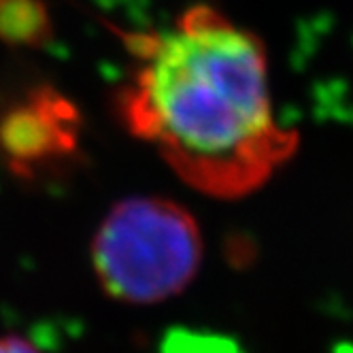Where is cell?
Segmentation results:
<instances>
[{"label": "cell", "mask_w": 353, "mask_h": 353, "mask_svg": "<svg viewBox=\"0 0 353 353\" xmlns=\"http://www.w3.org/2000/svg\"><path fill=\"white\" fill-rule=\"evenodd\" d=\"M52 34L41 0H0V39L11 45H41Z\"/></svg>", "instance_id": "obj_4"}, {"label": "cell", "mask_w": 353, "mask_h": 353, "mask_svg": "<svg viewBox=\"0 0 353 353\" xmlns=\"http://www.w3.org/2000/svg\"><path fill=\"white\" fill-rule=\"evenodd\" d=\"M92 268L107 296L149 307L192 285L205 258V239L190 209L158 194L115 203L92 239Z\"/></svg>", "instance_id": "obj_2"}, {"label": "cell", "mask_w": 353, "mask_h": 353, "mask_svg": "<svg viewBox=\"0 0 353 353\" xmlns=\"http://www.w3.org/2000/svg\"><path fill=\"white\" fill-rule=\"evenodd\" d=\"M160 353H245L241 345L219 332L174 327L164 339Z\"/></svg>", "instance_id": "obj_5"}, {"label": "cell", "mask_w": 353, "mask_h": 353, "mask_svg": "<svg viewBox=\"0 0 353 353\" xmlns=\"http://www.w3.org/2000/svg\"><path fill=\"white\" fill-rule=\"evenodd\" d=\"M132 58L115 115L194 192L239 200L298 151V130L272 107L264 43L211 5L164 30L125 32Z\"/></svg>", "instance_id": "obj_1"}, {"label": "cell", "mask_w": 353, "mask_h": 353, "mask_svg": "<svg viewBox=\"0 0 353 353\" xmlns=\"http://www.w3.org/2000/svg\"><path fill=\"white\" fill-rule=\"evenodd\" d=\"M0 353H41L28 339L7 334L0 336Z\"/></svg>", "instance_id": "obj_6"}, {"label": "cell", "mask_w": 353, "mask_h": 353, "mask_svg": "<svg viewBox=\"0 0 353 353\" xmlns=\"http://www.w3.org/2000/svg\"><path fill=\"white\" fill-rule=\"evenodd\" d=\"M83 119L62 92L37 85L0 105V162L17 179L60 176L81 151Z\"/></svg>", "instance_id": "obj_3"}]
</instances>
